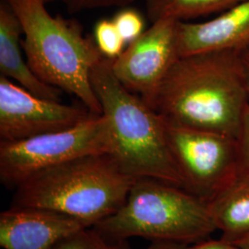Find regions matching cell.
<instances>
[{"mask_svg":"<svg viewBox=\"0 0 249 249\" xmlns=\"http://www.w3.org/2000/svg\"><path fill=\"white\" fill-rule=\"evenodd\" d=\"M22 27L27 62L36 76L75 95L94 115L103 110L90 82L93 68L105 56L80 23L53 16L45 0H7Z\"/></svg>","mask_w":249,"mask_h":249,"instance_id":"3","label":"cell"},{"mask_svg":"<svg viewBox=\"0 0 249 249\" xmlns=\"http://www.w3.org/2000/svg\"><path fill=\"white\" fill-rule=\"evenodd\" d=\"M52 249H132L128 240H109L93 226L75 231Z\"/></svg>","mask_w":249,"mask_h":249,"instance_id":"15","label":"cell"},{"mask_svg":"<svg viewBox=\"0 0 249 249\" xmlns=\"http://www.w3.org/2000/svg\"><path fill=\"white\" fill-rule=\"evenodd\" d=\"M249 105L239 51H216L179 57L152 108L171 123L237 139Z\"/></svg>","mask_w":249,"mask_h":249,"instance_id":"1","label":"cell"},{"mask_svg":"<svg viewBox=\"0 0 249 249\" xmlns=\"http://www.w3.org/2000/svg\"><path fill=\"white\" fill-rule=\"evenodd\" d=\"M164 121L170 151L186 190L210 201L240 168L237 139Z\"/></svg>","mask_w":249,"mask_h":249,"instance_id":"7","label":"cell"},{"mask_svg":"<svg viewBox=\"0 0 249 249\" xmlns=\"http://www.w3.org/2000/svg\"><path fill=\"white\" fill-rule=\"evenodd\" d=\"M221 239L235 244L249 236V173L240 166L234 178L208 201Z\"/></svg>","mask_w":249,"mask_h":249,"instance_id":"13","label":"cell"},{"mask_svg":"<svg viewBox=\"0 0 249 249\" xmlns=\"http://www.w3.org/2000/svg\"><path fill=\"white\" fill-rule=\"evenodd\" d=\"M112 64L113 59L104 57L90 74L111 126L110 155L134 179L152 178L186 189L170 151L163 116L117 80Z\"/></svg>","mask_w":249,"mask_h":249,"instance_id":"2","label":"cell"},{"mask_svg":"<svg viewBox=\"0 0 249 249\" xmlns=\"http://www.w3.org/2000/svg\"><path fill=\"white\" fill-rule=\"evenodd\" d=\"M22 27L7 0L0 2V72L37 97L60 102L62 90L39 79L23 58Z\"/></svg>","mask_w":249,"mask_h":249,"instance_id":"12","label":"cell"},{"mask_svg":"<svg viewBox=\"0 0 249 249\" xmlns=\"http://www.w3.org/2000/svg\"><path fill=\"white\" fill-rule=\"evenodd\" d=\"M93 35V40L105 57L114 60L123 53L126 44L117 31L113 19H100L95 24Z\"/></svg>","mask_w":249,"mask_h":249,"instance_id":"16","label":"cell"},{"mask_svg":"<svg viewBox=\"0 0 249 249\" xmlns=\"http://www.w3.org/2000/svg\"><path fill=\"white\" fill-rule=\"evenodd\" d=\"M93 115L84 106H68L39 98L9 78L0 76L1 141H21L69 129Z\"/></svg>","mask_w":249,"mask_h":249,"instance_id":"9","label":"cell"},{"mask_svg":"<svg viewBox=\"0 0 249 249\" xmlns=\"http://www.w3.org/2000/svg\"><path fill=\"white\" fill-rule=\"evenodd\" d=\"M135 180L110 154L83 156L26 179L11 206L52 210L93 226L124 205Z\"/></svg>","mask_w":249,"mask_h":249,"instance_id":"4","label":"cell"},{"mask_svg":"<svg viewBox=\"0 0 249 249\" xmlns=\"http://www.w3.org/2000/svg\"><path fill=\"white\" fill-rule=\"evenodd\" d=\"M144 249H241L237 246L225 242L223 239L218 240H203L196 243L182 242H151Z\"/></svg>","mask_w":249,"mask_h":249,"instance_id":"19","label":"cell"},{"mask_svg":"<svg viewBox=\"0 0 249 249\" xmlns=\"http://www.w3.org/2000/svg\"><path fill=\"white\" fill-rule=\"evenodd\" d=\"M235 246H237L238 248H240L241 249H249V237H246L242 240L236 242L235 244H233Z\"/></svg>","mask_w":249,"mask_h":249,"instance_id":"22","label":"cell"},{"mask_svg":"<svg viewBox=\"0 0 249 249\" xmlns=\"http://www.w3.org/2000/svg\"><path fill=\"white\" fill-rule=\"evenodd\" d=\"M240 53L241 59L244 65L246 78H247V84H248V89H249V45L244 47L239 51Z\"/></svg>","mask_w":249,"mask_h":249,"instance_id":"21","label":"cell"},{"mask_svg":"<svg viewBox=\"0 0 249 249\" xmlns=\"http://www.w3.org/2000/svg\"><path fill=\"white\" fill-rule=\"evenodd\" d=\"M112 19L124 43L127 45L145 32V20L142 15L132 8L125 7L120 9Z\"/></svg>","mask_w":249,"mask_h":249,"instance_id":"17","label":"cell"},{"mask_svg":"<svg viewBox=\"0 0 249 249\" xmlns=\"http://www.w3.org/2000/svg\"><path fill=\"white\" fill-rule=\"evenodd\" d=\"M151 22L164 18L178 21L222 13L244 0H144Z\"/></svg>","mask_w":249,"mask_h":249,"instance_id":"14","label":"cell"},{"mask_svg":"<svg viewBox=\"0 0 249 249\" xmlns=\"http://www.w3.org/2000/svg\"><path fill=\"white\" fill-rule=\"evenodd\" d=\"M93 227L109 240L182 243L207 240L217 230L208 202L152 178L136 179L124 205Z\"/></svg>","mask_w":249,"mask_h":249,"instance_id":"5","label":"cell"},{"mask_svg":"<svg viewBox=\"0 0 249 249\" xmlns=\"http://www.w3.org/2000/svg\"><path fill=\"white\" fill-rule=\"evenodd\" d=\"M240 166L249 173V105L246 109L237 137Z\"/></svg>","mask_w":249,"mask_h":249,"instance_id":"20","label":"cell"},{"mask_svg":"<svg viewBox=\"0 0 249 249\" xmlns=\"http://www.w3.org/2000/svg\"><path fill=\"white\" fill-rule=\"evenodd\" d=\"M135 0H45V3L60 2L70 12H80L89 9L129 7Z\"/></svg>","mask_w":249,"mask_h":249,"instance_id":"18","label":"cell"},{"mask_svg":"<svg viewBox=\"0 0 249 249\" xmlns=\"http://www.w3.org/2000/svg\"><path fill=\"white\" fill-rule=\"evenodd\" d=\"M178 22L171 18L151 22L148 30L113 60L117 80L151 107L162 80L179 58Z\"/></svg>","mask_w":249,"mask_h":249,"instance_id":"8","label":"cell"},{"mask_svg":"<svg viewBox=\"0 0 249 249\" xmlns=\"http://www.w3.org/2000/svg\"><path fill=\"white\" fill-rule=\"evenodd\" d=\"M112 134L105 115L74 127L21 141L0 142V182L15 189L37 173L83 156L110 154Z\"/></svg>","mask_w":249,"mask_h":249,"instance_id":"6","label":"cell"},{"mask_svg":"<svg viewBox=\"0 0 249 249\" xmlns=\"http://www.w3.org/2000/svg\"><path fill=\"white\" fill-rule=\"evenodd\" d=\"M249 45V0L201 22H178L179 57L216 51H240Z\"/></svg>","mask_w":249,"mask_h":249,"instance_id":"11","label":"cell"},{"mask_svg":"<svg viewBox=\"0 0 249 249\" xmlns=\"http://www.w3.org/2000/svg\"><path fill=\"white\" fill-rule=\"evenodd\" d=\"M86 227L91 226L52 210L10 206L0 213V246L4 249H52Z\"/></svg>","mask_w":249,"mask_h":249,"instance_id":"10","label":"cell"}]
</instances>
